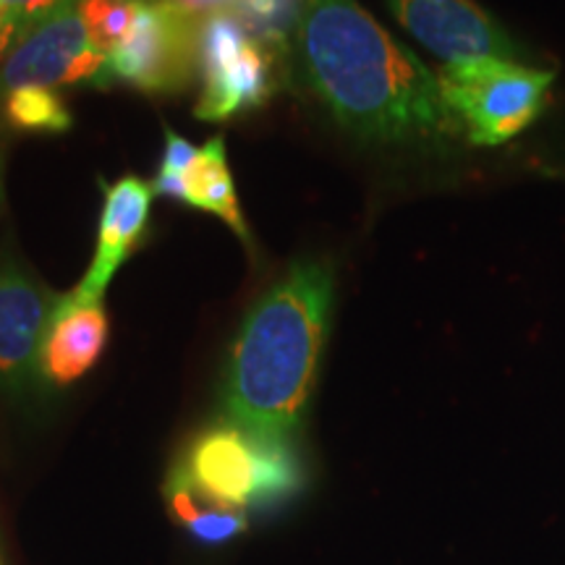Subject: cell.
<instances>
[{
	"label": "cell",
	"instance_id": "6da1fadb",
	"mask_svg": "<svg viewBox=\"0 0 565 565\" xmlns=\"http://www.w3.org/2000/svg\"><path fill=\"white\" fill-rule=\"evenodd\" d=\"M294 45L307 87L356 139L440 147L463 137L440 76L359 0H301Z\"/></svg>",
	"mask_w": 565,
	"mask_h": 565
},
{
	"label": "cell",
	"instance_id": "7a4b0ae2",
	"mask_svg": "<svg viewBox=\"0 0 565 565\" xmlns=\"http://www.w3.org/2000/svg\"><path fill=\"white\" fill-rule=\"evenodd\" d=\"M335 299L328 259L303 257L252 307L223 372V419L288 440L301 427Z\"/></svg>",
	"mask_w": 565,
	"mask_h": 565
},
{
	"label": "cell",
	"instance_id": "3957f363",
	"mask_svg": "<svg viewBox=\"0 0 565 565\" xmlns=\"http://www.w3.org/2000/svg\"><path fill=\"white\" fill-rule=\"evenodd\" d=\"M175 466L210 498L244 511L280 503L301 484L291 443L249 433L225 419L196 435Z\"/></svg>",
	"mask_w": 565,
	"mask_h": 565
},
{
	"label": "cell",
	"instance_id": "277c9868",
	"mask_svg": "<svg viewBox=\"0 0 565 565\" xmlns=\"http://www.w3.org/2000/svg\"><path fill=\"white\" fill-rule=\"evenodd\" d=\"M437 76L445 105L475 147L508 145L526 131L555 84V71L500 58L448 63Z\"/></svg>",
	"mask_w": 565,
	"mask_h": 565
},
{
	"label": "cell",
	"instance_id": "5b68a950",
	"mask_svg": "<svg viewBox=\"0 0 565 565\" xmlns=\"http://www.w3.org/2000/svg\"><path fill=\"white\" fill-rule=\"evenodd\" d=\"M275 55L233 13H215L200 26L202 95L194 116L231 121L270 100L278 89Z\"/></svg>",
	"mask_w": 565,
	"mask_h": 565
},
{
	"label": "cell",
	"instance_id": "8992f818",
	"mask_svg": "<svg viewBox=\"0 0 565 565\" xmlns=\"http://www.w3.org/2000/svg\"><path fill=\"white\" fill-rule=\"evenodd\" d=\"M200 26L202 19L173 0H147L121 45L108 55L110 82L147 95H179L200 68Z\"/></svg>",
	"mask_w": 565,
	"mask_h": 565
},
{
	"label": "cell",
	"instance_id": "52a82bcc",
	"mask_svg": "<svg viewBox=\"0 0 565 565\" xmlns=\"http://www.w3.org/2000/svg\"><path fill=\"white\" fill-rule=\"evenodd\" d=\"M108 82V55L92 45L76 6L32 26L0 66V95L24 87H105Z\"/></svg>",
	"mask_w": 565,
	"mask_h": 565
},
{
	"label": "cell",
	"instance_id": "ba28073f",
	"mask_svg": "<svg viewBox=\"0 0 565 565\" xmlns=\"http://www.w3.org/2000/svg\"><path fill=\"white\" fill-rule=\"evenodd\" d=\"M404 30L448 63L500 58L532 63L534 55L513 40L475 0H385Z\"/></svg>",
	"mask_w": 565,
	"mask_h": 565
},
{
	"label": "cell",
	"instance_id": "9c48e42d",
	"mask_svg": "<svg viewBox=\"0 0 565 565\" xmlns=\"http://www.w3.org/2000/svg\"><path fill=\"white\" fill-rule=\"evenodd\" d=\"M61 296L13 257L0 259V385L30 395L42 383V341Z\"/></svg>",
	"mask_w": 565,
	"mask_h": 565
},
{
	"label": "cell",
	"instance_id": "30bf717a",
	"mask_svg": "<svg viewBox=\"0 0 565 565\" xmlns=\"http://www.w3.org/2000/svg\"><path fill=\"white\" fill-rule=\"evenodd\" d=\"M103 189V215L97 249L89 270L84 275L76 291L89 299H103L113 275L126 263V257L137 249L141 233L150 221V207L154 189L139 175H121L118 181L100 179Z\"/></svg>",
	"mask_w": 565,
	"mask_h": 565
},
{
	"label": "cell",
	"instance_id": "8fae6325",
	"mask_svg": "<svg viewBox=\"0 0 565 565\" xmlns=\"http://www.w3.org/2000/svg\"><path fill=\"white\" fill-rule=\"evenodd\" d=\"M105 341H108V315L103 299H89L76 288L61 296L42 341V380L53 385L76 383L100 359Z\"/></svg>",
	"mask_w": 565,
	"mask_h": 565
},
{
	"label": "cell",
	"instance_id": "7c38bea8",
	"mask_svg": "<svg viewBox=\"0 0 565 565\" xmlns=\"http://www.w3.org/2000/svg\"><path fill=\"white\" fill-rule=\"evenodd\" d=\"M168 508L173 519L181 526H186L196 540L202 542H228L233 536L246 532V511L244 508L225 505L221 500L210 498L207 492L200 490L179 466H173L171 475L166 479Z\"/></svg>",
	"mask_w": 565,
	"mask_h": 565
},
{
	"label": "cell",
	"instance_id": "4fadbf2b",
	"mask_svg": "<svg viewBox=\"0 0 565 565\" xmlns=\"http://www.w3.org/2000/svg\"><path fill=\"white\" fill-rule=\"evenodd\" d=\"M186 204L217 215L223 223L231 225V231L238 238L252 244L249 228H246L242 207H238V196L236 186H233L228 158H225L223 137H212L202 147L200 154H196L192 171L186 173Z\"/></svg>",
	"mask_w": 565,
	"mask_h": 565
},
{
	"label": "cell",
	"instance_id": "5bb4252c",
	"mask_svg": "<svg viewBox=\"0 0 565 565\" xmlns=\"http://www.w3.org/2000/svg\"><path fill=\"white\" fill-rule=\"evenodd\" d=\"M3 97L6 118L21 131L61 134L71 129V113L55 89L24 87Z\"/></svg>",
	"mask_w": 565,
	"mask_h": 565
},
{
	"label": "cell",
	"instance_id": "9a60e30c",
	"mask_svg": "<svg viewBox=\"0 0 565 565\" xmlns=\"http://www.w3.org/2000/svg\"><path fill=\"white\" fill-rule=\"evenodd\" d=\"M231 13L254 38L280 53L288 47V40L296 38L301 0H236Z\"/></svg>",
	"mask_w": 565,
	"mask_h": 565
},
{
	"label": "cell",
	"instance_id": "2e32d148",
	"mask_svg": "<svg viewBox=\"0 0 565 565\" xmlns=\"http://www.w3.org/2000/svg\"><path fill=\"white\" fill-rule=\"evenodd\" d=\"M145 3L147 0H76V11L87 26L92 45L110 55L129 34Z\"/></svg>",
	"mask_w": 565,
	"mask_h": 565
},
{
	"label": "cell",
	"instance_id": "e0dca14e",
	"mask_svg": "<svg viewBox=\"0 0 565 565\" xmlns=\"http://www.w3.org/2000/svg\"><path fill=\"white\" fill-rule=\"evenodd\" d=\"M3 3L24 21L26 30H32V26L42 24V21L55 17L63 9L76 6V0H3Z\"/></svg>",
	"mask_w": 565,
	"mask_h": 565
},
{
	"label": "cell",
	"instance_id": "ac0fdd59",
	"mask_svg": "<svg viewBox=\"0 0 565 565\" xmlns=\"http://www.w3.org/2000/svg\"><path fill=\"white\" fill-rule=\"evenodd\" d=\"M196 154H200V150H196L192 141L183 139L181 134H175L173 129H168V126H166V152H162V166L160 168L186 175L189 171H192Z\"/></svg>",
	"mask_w": 565,
	"mask_h": 565
},
{
	"label": "cell",
	"instance_id": "d6986e66",
	"mask_svg": "<svg viewBox=\"0 0 565 565\" xmlns=\"http://www.w3.org/2000/svg\"><path fill=\"white\" fill-rule=\"evenodd\" d=\"M30 32L26 24L0 0V58H9V53L19 45V40Z\"/></svg>",
	"mask_w": 565,
	"mask_h": 565
},
{
	"label": "cell",
	"instance_id": "ffe728a7",
	"mask_svg": "<svg viewBox=\"0 0 565 565\" xmlns=\"http://www.w3.org/2000/svg\"><path fill=\"white\" fill-rule=\"evenodd\" d=\"M152 189H154V194L166 196V200L186 204V175L160 168L158 175H154Z\"/></svg>",
	"mask_w": 565,
	"mask_h": 565
},
{
	"label": "cell",
	"instance_id": "44dd1931",
	"mask_svg": "<svg viewBox=\"0 0 565 565\" xmlns=\"http://www.w3.org/2000/svg\"><path fill=\"white\" fill-rule=\"evenodd\" d=\"M173 3L196 19H207L215 17V13H231L236 0H173Z\"/></svg>",
	"mask_w": 565,
	"mask_h": 565
},
{
	"label": "cell",
	"instance_id": "7402d4cb",
	"mask_svg": "<svg viewBox=\"0 0 565 565\" xmlns=\"http://www.w3.org/2000/svg\"><path fill=\"white\" fill-rule=\"evenodd\" d=\"M3 168H6V154H3V141H0V210H3Z\"/></svg>",
	"mask_w": 565,
	"mask_h": 565
}]
</instances>
